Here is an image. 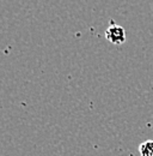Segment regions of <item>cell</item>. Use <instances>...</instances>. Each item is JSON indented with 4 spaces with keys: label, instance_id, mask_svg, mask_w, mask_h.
<instances>
[{
    "label": "cell",
    "instance_id": "1",
    "mask_svg": "<svg viewBox=\"0 0 153 156\" xmlns=\"http://www.w3.org/2000/svg\"><path fill=\"white\" fill-rule=\"evenodd\" d=\"M105 37L114 44H122L126 42V30L123 27L111 22V25L105 30Z\"/></svg>",
    "mask_w": 153,
    "mask_h": 156
},
{
    "label": "cell",
    "instance_id": "2",
    "mask_svg": "<svg viewBox=\"0 0 153 156\" xmlns=\"http://www.w3.org/2000/svg\"><path fill=\"white\" fill-rule=\"evenodd\" d=\"M140 156H153V139L145 140L139 147Z\"/></svg>",
    "mask_w": 153,
    "mask_h": 156
}]
</instances>
